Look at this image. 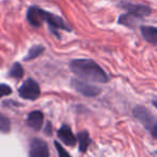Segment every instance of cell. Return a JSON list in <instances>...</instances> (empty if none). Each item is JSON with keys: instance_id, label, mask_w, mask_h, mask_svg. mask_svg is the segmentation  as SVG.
I'll return each mask as SVG.
<instances>
[{"instance_id": "6da1fadb", "label": "cell", "mask_w": 157, "mask_h": 157, "mask_svg": "<svg viewBox=\"0 0 157 157\" xmlns=\"http://www.w3.org/2000/svg\"><path fill=\"white\" fill-rule=\"evenodd\" d=\"M26 18L28 21V23L33 27L39 28L42 26L43 23H46L50 28V30L52 31L53 35H55L57 38H59V35L57 33V30H65V31H71L72 28L69 24L63 21V17L56 15L54 13L43 10L41 8L37 7V6H33L28 9L26 14Z\"/></svg>"}, {"instance_id": "7a4b0ae2", "label": "cell", "mask_w": 157, "mask_h": 157, "mask_svg": "<svg viewBox=\"0 0 157 157\" xmlns=\"http://www.w3.org/2000/svg\"><path fill=\"white\" fill-rule=\"evenodd\" d=\"M69 68L72 73L75 74L78 78H83L88 82H96V83H108L109 82V75L93 59H73L70 61Z\"/></svg>"}, {"instance_id": "3957f363", "label": "cell", "mask_w": 157, "mask_h": 157, "mask_svg": "<svg viewBox=\"0 0 157 157\" xmlns=\"http://www.w3.org/2000/svg\"><path fill=\"white\" fill-rule=\"evenodd\" d=\"M132 114L136 120L142 124V126L151 133L153 138L157 139V117L148 109L142 105H137L133 108Z\"/></svg>"}, {"instance_id": "277c9868", "label": "cell", "mask_w": 157, "mask_h": 157, "mask_svg": "<svg viewBox=\"0 0 157 157\" xmlns=\"http://www.w3.org/2000/svg\"><path fill=\"white\" fill-rule=\"evenodd\" d=\"M70 84L75 92L83 95L84 97H88V98H94V97L99 96L102 93V90L100 87L94 85V84L88 83V81H86V80L83 81V78L81 80L80 78H72Z\"/></svg>"}, {"instance_id": "5b68a950", "label": "cell", "mask_w": 157, "mask_h": 157, "mask_svg": "<svg viewBox=\"0 0 157 157\" xmlns=\"http://www.w3.org/2000/svg\"><path fill=\"white\" fill-rule=\"evenodd\" d=\"M18 96L26 100H37L41 95L40 86L33 78H27L17 90Z\"/></svg>"}, {"instance_id": "8992f818", "label": "cell", "mask_w": 157, "mask_h": 157, "mask_svg": "<svg viewBox=\"0 0 157 157\" xmlns=\"http://www.w3.org/2000/svg\"><path fill=\"white\" fill-rule=\"evenodd\" d=\"M118 7L121 9L125 10V11L137 14V15H139L142 18L152 14V9L148 6L141 5V3H132V2H128V1H122V2L118 3Z\"/></svg>"}, {"instance_id": "52a82bcc", "label": "cell", "mask_w": 157, "mask_h": 157, "mask_svg": "<svg viewBox=\"0 0 157 157\" xmlns=\"http://www.w3.org/2000/svg\"><path fill=\"white\" fill-rule=\"evenodd\" d=\"M29 156L30 157H48V146L45 141L40 138H33L30 142L29 147Z\"/></svg>"}, {"instance_id": "ba28073f", "label": "cell", "mask_w": 157, "mask_h": 157, "mask_svg": "<svg viewBox=\"0 0 157 157\" xmlns=\"http://www.w3.org/2000/svg\"><path fill=\"white\" fill-rule=\"evenodd\" d=\"M57 138L68 146H74L78 142V138L73 135L71 127L67 124L61 125V127L57 131Z\"/></svg>"}, {"instance_id": "9c48e42d", "label": "cell", "mask_w": 157, "mask_h": 157, "mask_svg": "<svg viewBox=\"0 0 157 157\" xmlns=\"http://www.w3.org/2000/svg\"><path fill=\"white\" fill-rule=\"evenodd\" d=\"M43 122H44V114L41 111H38V110L31 111L27 115L26 118V125L36 131L40 130L42 128Z\"/></svg>"}, {"instance_id": "30bf717a", "label": "cell", "mask_w": 157, "mask_h": 157, "mask_svg": "<svg viewBox=\"0 0 157 157\" xmlns=\"http://www.w3.org/2000/svg\"><path fill=\"white\" fill-rule=\"evenodd\" d=\"M140 21H143V18L140 17L137 14L127 11L126 13L121 14L120 15V17H118V24L124 25V26L128 27V28L133 29L137 27V24Z\"/></svg>"}, {"instance_id": "8fae6325", "label": "cell", "mask_w": 157, "mask_h": 157, "mask_svg": "<svg viewBox=\"0 0 157 157\" xmlns=\"http://www.w3.org/2000/svg\"><path fill=\"white\" fill-rule=\"evenodd\" d=\"M143 39L147 43L157 46V27L154 26H141L140 28Z\"/></svg>"}, {"instance_id": "7c38bea8", "label": "cell", "mask_w": 157, "mask_h": 157, "mask_svg": "<svg viewBox=\"0 0 157 157\" xmlns=\"http://www.w3.org/2000/svg\"><path fill=\"white\" fill-rule=\"evenodd\" d=\"M76 138H78V151L81 153H85L86 151H87L88 146L92 143V139H90L88 131L87 130L78 131V135H76Z\"/></svg>"}, {"instance_id": "4fadbf2b", "label": "cell", "mask_w": 157, "mask_h": 157, "mask_svg": "<svg viewBox=\"0 0 157 157\" xmlns=\"http://www.w3.org/2000/svg\"><path fill=\"white\" fill-rule=\"evenodd\" d=\"M44 51H45V48H44L43 45H41V44L33 45L29 48L28 53H27V56L24 57V61H30V60H33V59L38 58V57L43 54Z\"/></svg>"}, {"instance_id": "5bb4252c", "label": "cell", "mask_w": 157, "mask_h": 157, "mask_svg": "<svg viewBox=\"0 0 157 157\" xmlns=\"http://www.w3.org/2000/svg\"><path fill=\"white\" fill-rule=\"evenodd\" d=\"M8 76L12 78H15V80L22 78L24 76V68H23V66L20 63H14L12 65V67L10 68Z\"/></svg>"}, {"instance_id": "9a60e30c", "label": "cell", "mask_w": 157, "mask_h": 157, "mask_svg": "<svg viewBox=\"0 0 157 157\" xmlns=\"http://www.w3.org/2000/svg\"><path fill=\"white\" fill-rule=\"evenodd\" d=\"M0 130L2 133H8L11 130V122L5 114L0 115Z\"/></svg>"}, {"instance_id": "2e32d148", "label": "cell", "mask_w": 157, "mask_h": 157, "mask_svg": "<svg viewBox=\"0 0 157 157\" xmlns=\"http://www.w3.org/2000/svg\"><path fill=\"white\" fill-rule=\"evenodd\" d=\"M12 94V88L11 86L7 85V84L2 83L0 85V97H5V96H9Z\"/></svg>"}, {"instance_id": "e0dca14e", "label": "cell", "mask_w": 157, "mask_h": 157, "mask_svg": "<svg viewBox=\"0 0 157 157\" xmlns=\"http://www.w3.org/2000/svg\"><path fill=\"white\" fill-rule=\"evenodd\" d=\"M54 144H55V147H56V151H57V153H58L59 156H60V157H63V156H70L69 153H68L67 151H66L65 148H63V146L60 145V143H59L58 141H55Z\"/></svg>"}, {"instance_id": "ac0fdd59", "label": "cell", "mask_w": 157, "mask_h": 157, "mask_svg": "<svg viewBox=\"0 0 157 157\" xmlns=\"http://www.w3.org/2000/svg\"><path fill=\"white\" fill-rule=\"evenodd\" d=\"M43 131H44V133H45L46 136H48V137H51V136L53 135V126H52V124H51L50 122H48L45 124V127H44Z\"/></svg>"}, {"instance_id": "d6986e66", "label": "cell", "mask_w": 157, "mask_h": 157, "mask_svg": "<svg viewBox=\"0 0 157 157\" xmlns=\"http://www.w3.org/2000/svg\"><path fill=\"white\" fill-rule=\"evenodd\" d=\"M152 103H153V105H154V107H155V108H156V109H157V101H153Z\"/></svg>"}]
</instances>
